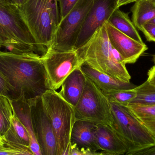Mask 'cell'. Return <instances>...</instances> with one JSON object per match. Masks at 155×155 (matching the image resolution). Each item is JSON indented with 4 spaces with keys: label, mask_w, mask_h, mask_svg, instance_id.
Returning a JSON list of instances; mask_svg holds the SVG:
<instances>
[{
    "label": "cell",
    "mask_w": 155,
    "mask_h": 155,
    "mask_svg": "<svg viewBox=\"0 0 155 155\" xmlns=\"http://www.w3.org/2000/svg\"><path fill=\"white\" fill-rule=\"evenodd\" d=\"M93 155H113L108 153H104V152H96Z\"/></svg>",
    "instance_id": "8d00e7d4"
},
{
    "label": "cell",
    "mask_w": 155,
    "mask_h": 155,
    "mask_svg": "<svg viewBox=\"0 0 155 155\" xmlns=\"http://www.w3.org/2000/svg\"></svg>",
    "instance_id": "f6af8a7d"
},
{
    "label": "cell",
    "mask_w": 155,
    "mask_h": 155,
    "mask_svg": "<svg viewBox=\"0 0 155 155\" xmlns=\"http://www.w3.org/2000/svg\"><path fill=\"white\" fill-rule=\"evenodd\" d=\"M25 0H14V5L17 6H19L23 3Z\"/></svg>",
    "instance_id": "d590c367"
},
{
    "label": "cell",
    "mask_w": 155,
    "mask_h": 155,
    "mask_svg": "<svg viewBox=\"0 0 155 155\" xmlns=\"http://www.w3.org/2000/svg\"><path fill=\"white\" fill-rule=\"evenodd\" d=\"M47 1H48L51 9L55 21L58 26L60 21H61V19L58 1L57 0H47Z\"/></svg>",
    "instance_id": "f1b7e54d"
},
{
    "label": "cell",
    "mask_w": 155,
    "mask_h": 155,
    "mask_svg": "<svg viewBox=\"0 0 155 155\" xmlns=\"http://www.w3.org/2000/svg\"><path fill=\"white\" fill-rule=\"evenodd\" d=\"M75 121L111 126L113 123L110 102L96 85L87 77L84 92L74 107Z\"/></svg>",
    "instance_id": "8992f818"
},
{
    "label": "cell",
    "mask_w": 155,
    "mask_h": 155,
    "mask_svg": "<svg viewBox=\"0 0 155 155\" xmlns=\"http://www.w3.org/2000/svg\"><path fill=\"white\" fill-rule=\"evenodd\" d=\"M112 46L122 56L124 64L135 63L148 49L144 43H140L119 31L108 22L104 23Z\"/></svg>",
    "instance_id": "7c38bea8"
},
{
    "label": "cell",
    "mask_w": 155,
    "mask_h": 155,
    "mask_svg": "<svg viewBox=\"0 0 155 155\" xmlns=\"http://www.w3.org/2000/svg\"><path fill=\"white\" fill-rule=\"evenodd\" d=\"M86 79L79 67L68 76L61 86L59 94L74 107L77 105L83 94Z\"/></svg>",
    "instance_id": "9a60e30c"
},
{
    "label": "cell",
    "mask_w": 155,
    "mask_h": 155,
    "mask_svg": "<svg viewBox=\"0 0 155 155\" xmlns=\"http://www.w3.org/2000/svg\"><path fill=\"white\" fill-rule=\"evenodd\" d=\"M41 56L35 53L0 51V72L13 88L14 100L24 98L30 101L49 89Z\"/></svg>",
    "instance_id": "6da1fadb"
},
{
    "label": "cell",
    "mask_w": 155,
    "mask_h": 155,
    "mask_svg": "<svg viewBox=\"0 0 155 155\" xmlns=\"http://www.w3.org/2000/svg\"><path fill=\"white\" fill-rule=\"evenodd\" d=\"M41 98L56 137L57 155H62L71 142L75 122L74 107L54 90L48 89Z\"/></svg>",
    "instance_id": "277c9868"
},
{
    "label": "cell",
    "mask_w": 155,
    "mask_h": 155,
    "mask_svg": "<svg viewBox=\"0 0 155 155\" xmlns=\"http://www.w3.org/2000/svg\"><path fill=\"white\" fill-rule=\"evenodd\" d=\"M145 127L155 136V120L141 121Z\"/></svg>",
    "instance_id": "1f68e13d"
},
{
    "label": "cell",
    "mask_w": 155,
    "mask_h": 155,
    "mask_svg": "<svg viewBox=\"0 0 155 155\" xmlns=\"http://www.w3.org/2000/svg\"><path fill=\"white\" fill-rule=\"evenodd\" d=\"M134 89L136 97L127 107L155 106V87L147 80Z\"/></svg>",
    "instance_id": "44dd1931"
},
{
    "label": "cell",
    "mask_w": 155,
    "mask_h": 155,
    "mask_svg": "<svg viewBox=\"0 0 155 155\" xmlns=\"http://www.w3.org/2000/svg\"><path fill=\"white\" fill-rule=\"evenodd\" d=\"M97 124L82 120L75 121L71 134V143L79 148L98 151L96 142Z\"/></svg>",
    "instance_id": "2e32d148"
},
{
    "label": "cell",
    "mask_w": 155,
    "mask_h": 155,
    "mask_svg": "<svg viewBox=\"0 0 155 155\" xmlns=\"http://www.w3.org/2000/svg\"><path fill=\"white\" fill-rule=\"evenodd\" d=\"M131 9L132 21L137 29L141 31L145 24L155 18V2L137 0Z\"/></svg>",
    "instance_id": "d6986e66"
},
{
    "label": "cell",
    "mask_w": 155,
    "mask_h": 155,
    "mask_svg": "<svg viewBox=\"0 0 155 155\" xmlns=\"http://www.w3.org/2000/svg\"><path fill=\"white\" fill-rule=\"evenodd\" d=\"M18 8L35 44L45 54L58 26L48 1L25 0Z\"/></svg>",
    "instance_id": "3957f363"
},
{
    "label": "cell",
    "mask_w": 155,
    "mask_h": 155,
    "mask_svg": "<svg viewBox=\"0 0 155 155\" xmlns=\"http://www.w3.org/2000/svg\"><path fill=\"white\" fill-rule=\"evenodd\" d=\"M124 155H155V145L137 151L128 152Z\"/></svg>",
    "instance_id": "4dcf8cb0"
},
{
    "label": "cell",
    "mask_w": 155,
    "mask_h": 155,
    "mask_svg": "<svg viewBox=\"0 0 155 155\" xmlns=\"http://www.w3.org/2000/svg\"><path fill=\"white\" fill-rule=\"evenodd\" d=\"M95 138L98 151L113 155L128 153L125 144L109 126L97 124Z\"/></svg>",
    "instance_id": "4fadbf2b"
},
{
    "label": "cell",
    "mask_w": 155,
    "mask_h": 155,
    "mask_svg": "<svg viewBox=\"0 0 155 155\" xmlns=\"http://www.w3.org/2000/svg\"><path fill=\"white\" fill-rule=\"evenodd\" d=\"M113 117L111 127L123 140L128 152L155 145V136L127 107L110 102Z\"/></svg>",
    "instance_id": "5b68a950"
},
{
    "label": "cell",
    "mask_w": 155,
    "mask_h": 155,
    "mask_svg": "<svg viewBox=\"0 0 155 155\" xmlns=\"http://www.w3.org/2000/svg\"><path fill=\"white\" fill-rule=\"evenodd\" d=\"M127 107L140 121L155 120V106Z\"/></svg>",
    "instance_id": "cb8c5ba5"
},
{
    "label": "cell",
    "mask_w": 155,
    "mask_h": 155,
    "mask_svg": "<svg viewBox=\"0 0 155 155\" xmlns=\"http://www.w3.org/2000/svg\"><path fill=\"white\" fill-rule=\"evenodd\" d=\"M15 114L23 124L28 131L30 137V148L35 155H42L33 128L30 106L24 98L12 100Z\"/></svg>",
    "instance_id": "e0dca14e"
},
{
    "label": "cell",
    "mask_w": 155,
    "mask_h": 155,
    "mask_svg": "<svg viewBox=\"0 0 155 155\" xmlns=\"http://www.w3.org/2000/svg\"><path fill=\"white\" fill-rule=\"evenodd\" d=\"M154 63L155 64V58H154Z\"/></svg>",
    "instance_id": "b9f144b4"
},
{
    "label": "cell",
    "mask_w": 155,
    "mask_h": 155,
    "mask_svg": "<svg viewBox=\"0 0 155 155\" xmlns=\"http://www.w3.org/2000/svg\"><path fill=\"white\" fill-rule=\"evenodd\" d=\"M2 142L4 145L12 149L15 155H35L29 147L4 140H2Z\"/></svg>",
    "instance_id": "484cf974"
},
{
    "label": "cell",
    "mask_w": 155,
    "mask_h": 155,
    "mask_svg": "<svg viewBox=\"0 0 155 155\" xmlns=\"http://www.w3.org/2000/svg\"></svg>",
    "instance_id": "ee69618b"
},
{
    "label": "cell",
    "mask_w": 155,
    "mask_h": 155,
    "mask_svg": "<svg viewBox=\"0 0 155 155\" xmlns=\"http://www.w3.org/2000/svg\"><path fill=\"white\" fill-rule=\"evenodd\" d=\"M149 41L155 42V24L147 22L142 27L141 31Z\"/></svg>",
    "instance_id": "83f0119b"
},
{
    "label": "cell",
    "mask_w": 155,
    "mask_h": 155,
    "mask_svg": "<svg viewBox=\"0 0 155 155\" xmlns=\"http://www.w3.org/2000/svg\"><path fill=\"white\" fill-rule=\"evenodd\" d=\"M59 3V10L61 20L71 12L78 0H57Z\"/></svg>",
    "instance_id": "4316f807"
},
{
    "label": "cell",
    "mask_w": 155,
    "mask_h": 155,
    "mask_svg": "<svg viewBox=\"0 0 155 155\" xmlns=\"http://www.w3.org/2000/svg\"><path fill=\"white\" fill-rule=\"evenodd\" d=\"M41 97L28 101L33 128L42 155H57L56 137L44 108Z\"/></svg>",
    "instance_id": "30bf717a"
},
{
    "label": "cell",
    "mask_w": 155,
    "mask_h": 155,
    "mask_svg": "<svg viewBox=\"0 0 155 155\" xmlns=\"http://www.w3.org/2000/svg\"><path fill=\"white\" fill-rule=\"evenodd\" d=\"M104 94L109 102L127 107L135 98L137 93L135 89H133L114 91Z\"/></svg>",
    "instance_id": "603a6c76"
},
{
    "label": "cell",
    "mask_w": 155,
    "mask_h": 155,
    "mask_svg": "<svg viewBox=\"0 0 155 155\" xmlns=\"http://www.w3.org/2000/svg\"><path fill=\"white\" fill-rule=\"evenodd\" d=\"M77 50L83 64L124 82H130L131 75L122 56L111 45L104 24Z\"/></svg>",
    "instance_id": "7a4b0ae2"
},
{
    "label": "cell",
    "mask_w": 155,
    "mask_h": 155,
    "mask_svg": "<svg viewBox=\"0 0 155 155\" xmlns=\"http://www.w3.org/2000/svg\"><path fill=\"white\" fill-rule=\"evenodd\" d=\"M71 142L62 155H71Z\"/></svg>",
    "instance_id": "e575fe53"
},
{
    "label": "cell",
    "mask_w": 155,
    "mask_h": 155,
    "mask_svg": "<svg viewBox=\"0 0 155 155\" xmlns=\"http://www.w3.org/2000/svg\"><path fill=\"white\" fill-rule=\"evenodd\" d=\"M116 4L117 0H94L81 27L75 49L84 45L94 33L107 21L117 8Z\"/></svg>",
    "instance_id": "8fae6325"
},
{
    "label": "cell",
    "mask_w": 155,
    "mask_h": 155,
    "mask_svg": "<svg viewBox=\"0 0 155 155\" xmlns=\"http://www.w3.org/2000/svg\"><path fill=\"white\" fill-rule=\"evenodd\" d=\"M2 140L30 147V140L26 127L15 114L11 126Z\"/></svg>",
    "instance_id": "ffe728a7"
},
{
    "label": "cell",
    "mask_w": 155,
    "mask_h": 155,
    "mask_svg": "<svg viewBox=\"0 0 155 155\" xmlns=\"http://www.w3.org/2000/svg\"><path fill=\"white\" fill-rule=\"evenodd\" d=\"M20 44L42 51L36 45L25 23L18 6L0 3V51L6 45Z\"/></svg>",
    "instance_id": "52a82bcc"
},
{
    "label": "cell",
    "mask_w": 155,
    "mask_h": 155,
    "mask_svg": "<svg viewBox=\"0 0 155 155\" xmlns=\"http://www.w3.org/2000/svg\"><path fill=\"white\" fill-rule=\"evenodd\" d=\"M147 75V81L155 87V65L149 70Z\"/></svg>",
    "instance_id": "d6a6232c"
},
{
    "label": "cell",
    "mask_w": 155,
    "mask_h": 155,
    "mask_svg": "<svg viewBox=\"0 0 155 155\" xmlns=\"http://www.w3.org/2000/svg\"><path fill=\"white\" fill-rule=\"evenodd\" d=\"M137 0H117V1L116 7L117 8H119L122 5L128 4L131 3L136 2Z\"/></svg>",
    "instance_id": "836d02e7"
},
{
    "label": "cell",
    "mask_w": 155,
    "mask_h": 155,
    "mask_svg": "<svg viewBox=\"0 0 155 155\" xmlns=\"http://www.w3.org/2000/svg\"><path fill=\"white\" fill-rule=\"evenodd\" d=\"M14 114L12 101L5 96L0 95V137H3L11 126Z\"/></svg>",
    "instance_id": "7402d4cb"
},
{
    "label": "cell",
    "mask_w": 155,
    "mask_h": 155,
    "mask_svg": "<svg viewBox=\"0 0 155 155\" xmlns=\"http://www.w3.org/2000/svg\"><path fill=\"white\" fill-rule=\"evenodd\" d=\"M80 69L85 75L104 94L119 90H128L135 88L137 86L124 82L100 72L86 64H83Z\"/></svg>",
    "instance_id": "5bb4252c"
},
{
    "label": "cell",
    "mask_w": 155,
    "mask_h": 155,
    "mask_svg": "<svg viewBox=\"0 0 155 155\" xmlns=\"http://www.w3.org/2000/svg\"><path fill=\"white\" fill-rule=\"evenodd\" d=\"M0 95L5 96L12 100L15 99L14 90L6 77L0 72Z\"/></svg>",
    "instance_id": "d4e9b609"
},
{
    "label": "cell",
    "mask_w": 155,
    "mask_h": 155,
    "mask_svg": "<svg viewBox=\"0 0 155 155\" xmlns=\"http://www.w3.org/2000/svg\"><path fill=\"white\" fill-rule=\"evenodd\" d=\"M94 2L78 0L71 12L61 20L49 48L58 51L75 49L81 27Z\"/></svg>",
    "instance_id": "9c48e42d"
},
{
    "label": "cell",
    "mask_w": 155,
    "mask_h": 155,
    "mask_svg": "<svg viewBox=\"0 0 155 155\" xmlns=\"http://www.w3.org/2000/svg\"><path fill=\"white\" fill-rule=\"evenodd\" d=\"M49 89L56 91L68 76L83 64L77 49L58 51L48 48L41 56Z\"/></svg>",
    "instance_id": "ba28073f"
},
{
    "label": "cell",
    "mask_w": 155,
    "mask_h": 155,
    "mask_svg": "<svg viewBox=\"0 0 155 155\" xmlns=\"http://www.w3.org/2000/svg\"><path fill=\"white\" fill-rule=\"evenodd\" d=\"M148 22L151 23L155 24V18L153 19V20L150 21Z\"/></svg>",
    "instance_id": "f35d334b"
},
{
    "label": "cell",
    "mask_w": 155,
    "mask_h": 155,
    "mask_svg": "<svg viewBox=\"0 0 155 155\" xmlns=\"http://www.w3.org/2000/svg\"><path fill=\"white\" fill-rule=\"evenodd\" d=\"M107 22L119 31L140 43H143L137 29L130 20L128 14L116 8Z\"/></svg>",
    "instance_id": "ac0fdd59"
},
{
    "label": "cell",
    "mask_w": 155,
    "mask_h": 155,
    "mask_svg": "<svg viewBox=\"0 0 155 155\" xmlns=\"http://www.w3.org/2000/svg\"><path fill=\"white\" fill-rule=\"evenodd\" d=\"M0 3H3L7 4L5 2V0H0Z\"/></svg>",
    "instance_id": "ab89813d"
},
{
    "label": "cell",
    "mask_w": 155,
    "mask_h": 155,
    "mask_svg": "<svg viewBox=\"0 0 155 155\" xmlns=\"http://www.w3.org/2000/svg\"><path fill=\"white\" fill-rule=\"evenodd\" d=\"M96 152L89 149L79 148L75 144L71 143V155H93Z\"/></svg>",
    "instance_id": "f546056e"
},
{
    "label": "cell",
    "mask_w": 155,
    "mask_h": 155,
    "mask_svg": "<svg viewBox=\"0 0 155 155\" xmlns=\"http://www.w3.org/2000/svg\"><path fill=\"white\" fill-rule=\"evenodd\" d=\"M3 142L2 140V138H1V137H0V145H2L3 144Z\"/></svg>",
    "instance_id": "60d3db41"
},
{
    "label": "cell",
    "mask_w": 155,
    "mask_h": 155,
    "mask_svg": "<svg viewBox=\"0 0 155 155\" xmlns=\"http://www.w3.org/2000/svg\"><path fill=\"white\" fill-rule=\"evenodd\" d=\"M152 1H154V2H155V0H152Z\"/></svg>",
    "instance_id": "7bdbcfd3"
},
{
    "label": "cell",
    "mask_w": 155,
    "mask_h": 155,
    "mask_svg": "<svg viewBox=\"0 0 155 155\" xmlns=\"http://www.w3.org/2000/svg\"><path fill=\"white\" fill-rule=\"evenodd\" d=\"M5 1L8 4L14 5V0H5Z\"/></svg>",
    "instance_id": "74e56055"
}]
</instances>
